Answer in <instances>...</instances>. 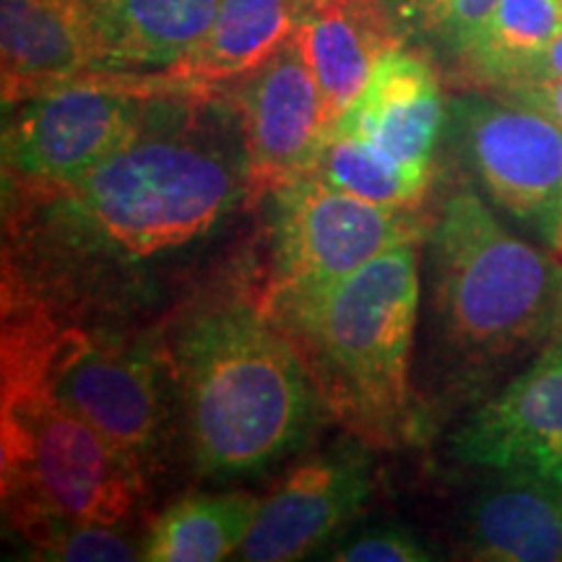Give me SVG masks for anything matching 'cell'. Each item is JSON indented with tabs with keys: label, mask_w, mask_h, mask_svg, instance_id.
Returning a JSON list of instances; mask_svg holds the SVG:
<instances>
[{
	"label": "cell",
	"mask_w": 562,
	"mask_h": 562,
	"mask_svg": "<svg viewBox=\"0 0 562 562\" xmlns=\"http://www.w3.org/2000/svg\"><path fill=\"white\" fill-rule=\"evenodd\" d=\"M167 89L128 144L79 180L5 191L3 277L66 297L76 281L125 271L199 243L248 201L240 115Z\"/></svg>",
	"instance_id": "6da1fadb"
},
{
	"label": "cell",
	"mask_w": 562,
	"mask_h": 562,
	"mask_svg": "<svg viewBox=\"0 0 562 562\" xmlns=\"http://www.w3.org/2000/svg\"><path fill=\"white\" fill-rule=\"evenodd\" d=\"M170 368L203 476L263 472L297 451L321 419L302 357L261 297L240 294L193 313L172 344Z\"/></svg>",
	"instance_id": "7a4b0ae2"
},
{
	"label": "cell",
	"mask_w": 562,
	"mask_h": 562,
	"mask_svg": "<svg viewBox=\"0 0 562 562\" xmlns=\"http://www.w3.org/2000/svg\"><path fill=\"white\" fill-rule=\"evenodd\" d=\"M290 336L323 409L368 446L417 430L409 357L419 313V240L404 243L318 292L263 302Z\"/></svg>",
	"instance_id": "3957f363"
},
{
	"label": "cell",
	"mask_w": 562,
	"mask_h": 562,
	"mask_svg": "<svg viewBox=\"0 0 562 562\" xmlns=\"http://www.w3.org/2000/svg\"><path fill=\"white\" fill-rule=\"evenodd\" d=\"M430 256L435 315L453 355L490 364L552 339L562 263L510 235L474 188L461 186L442 199Z\"/></svg>",
	"instance_id": "277c9868"
},
{
	"label": "cell",
	"mask_w": 562,
	"mask_h": 562,
	"mask_svg": "<svg viewBox=\"0 0 562 562\" xmlns=\"http://www.w3.org/2000/svg\"><path fill=\"white\" fill-rule=\"evenodd\" d=\"M0 362L34 372L144 476L167 432L157 344L83 326L74 311L3 277Z\"/></svg>",
	"instance_id": "5b68a950"
},
{
	"label": "cell",
	"mask_w": 562,
	"mask_h": 562,
	"mask_svg": "<svg viewBox=\"0 0 562 562\" xmlns=\"http://www.w3.org/2000/svg\"><path fill=\"white\" fill-rule=\"evenodd\" d=\"M0 484L24 539L55 521L123 524L144 476L34 372L0 362Z\"/></svg>",
	"instance_id": "8992f818"
},
{
	"label": "cell",
	"mask_w": 562,
	"mask_h": 562,
	"mask_svg": "<svg viewBox=\"0 0 562 562\" xmlns=\"http://www.w3.org/2000/svg\"><path fill=\"white\" fill-rule=\"evenodd\" d=\"M167 89H191L159 74H91L5 108V191H42L79 180L136 136L146 104Z\"/></svg>",
	"instance_id": "52a82bcc"
},
{
	"label": "cell",
	"mask_w": 562,
	"mask_h": 562,
	"mask_svg": "<svg viewBox=\"0 0 562 562\" xmlns=\"http://www.w3.org/2000/svg\"><path fill=\"white\" fill-rule=\"evenodd\" d=\"M417 209L357 199L313 175L271 193V277L261 300L339 284L378 256L419 240Z\"/></svg>",
	"instance_id": "ba28073f"
},
{
	"label": "cell",
	"mask_w": 562,
	"mask_h": 562,
	"mask_svg": "<svg viewBox=\"0 0 562 562\" xmlns=\"http://www.w3.org/2000/svg\"><path fill=\"white\" fill-rule=\"evenodd\" d=\"M448 144L503 211L554 240L562 222V128L508 100L448 102Z\"/></svg>",
	"instance_id": "9c48e42d"
},
{
	"label": "cell",
	"mask_w": 562,
	"mask_h": 562,
	"mask_svg": "<svg viewBox=\"0 0 562 562\" xmlns=\"http://www.w3.org/2000/svg\"><path fill=\"white\" fill-rule=\"evenodd\" d=\"M237 115L248 157V201L311 172L328 125L300 26L245 76Z\"/></svg>",
	"instance_id": "30bf717a"
},
{
	"label": "cell",
	"mask_w": 562,
	"mask_h": 562,
	"mask_svg": "<svg viewBox=\"0 0 562 562\" xmlns=\"http://www.w3.org/2000/svg\"><path fill=\"white\" fill-rule=\"evenodd\" d=\"M453 456L469 467L537 476L562 487V344L554 341L480 406L456 432Z\"/></svg>",
	"instance_id": "8fae6325"
},
{
	"label": "cell",
	"mask_w": 562,
	"mask_h": 562,
	"mask_svg": "<svg viewBox=\"0 0 562 562\" xmlns=\"http://www.w3.org/2000/svg\"><path fill=\"white\" fill-rule=\"evenodd\" d=\"M357 440L313 456L286 474L258 508L256 524L240 547L250 562L302 560L334 539L372 492L370 459Z\"/></svg>",
	"instance_id": "7c38bea8"
},
{
	"label": "cell",
	"mask_w": 562,
	"mask_h": 562,
	"mask_svg": "<svg viewBox=\"0 0 562 562\" xmlns=\"http://www.w3.org/2000/svg\"><path fill=\"white\" fill-rule=\"evenodd\" d=\"M446 121L438 74L425 55L398 42L381 55L360 97L331 128L362 140L427 188Z\"/></svg>",
	"instance_id": "4fadbf2b"
},
{
	"label": "cell",
	"mask_w": 562,
	"mask_h": 562,
	"mask_svg": "<svg viewBox=\"0 0 562 562\" xmlns=\"http://www.w3.org/2000/svg\"><path fill=\"white\" fill-rule=\"evenodd\" d=\"M100 70L83 0H0L3 108Z\"/></svg>",
	"instance_id": "5bb4252c"
},
{
	"label": "cell",
	"mask_w": 562,
	"mask_h": 562,
	"mask_svg": "<svg viewBox=\"0 0 562 562\" xmlns=\"http://www.w3.org/2000/svg\"><path fill=\"white\" fill-rule=\"evenodd\" d=\"M222 0H110L91 11L97 74H161L206 40Z\"/></svg>",
	"instance_id": "9a60e30c"
},
{
	"label": "cell",
	"mask_w": 562,
	"mask_h": 562,
	"mask_svg": "<svg viewBox=\"0 0 562 562\" xmlns=\"http://www.w3.org/2000/svg\"><path fill=\"white\" fill-rule=\"evenodd\" d=\"M300 32L331 128L360 97L381 55L398 45V37L381 0H307Z\"/></svg>",
	"instance_id": "2e32d148"
},
{
	"label": "cell",
	"mask_w": 562,
	"mask_h": 562,
	"mask_svg": "<svg viewBox=\"0 0 562 562\" xmlns=\"http://www.w3.org/2000/svg\"><path fill=\"white\" fill-rule=\"evenodd\" d=\"M463 537L474 560L562 562V487L503 474L472 503Z\"/></svg>",
	"instance_id": "e0dca14e"
},
{
	"label": "cell",
	"mask_w": 562,
	"mask_h": 562,
	"mask_svg": "<svg viewBox=\"0 0 562 562\" xmlns=\"http://www.w3.org/2000/svg\"><path fill=\"white\" fill-rule=\"evenodd\" d=\"M307 0H222L195 50L165 76L195 89L245 79L292 37Z\"/></svg>",
	"instance_id": "ac0fdd59"
},
{
	"label": "cell",
	"mask_w": 562,
	"mask_h": 562,
	"mask_svg": "<svg viewBox=\"0 0 562 562\" xmlns=\"http://www.w3.org/2000/svg\"><path fill=\"white\" fill-rule=\"evenodd\" d=\"M261 501L248 492L188 495L172 503L144 537L149 562H216L240 552Z\"/></svg>",
	"instance_id": "d6986e66"
},
{
	"label": "cell",
	"mask_w": 562,
	"mask_h": 562,
	"mask_svg": "<svg viewBox=\"0 0 562 562\" xmlns=\"http://www.w3.org/2000/svg\"><path fill=\"white\" fill-rule=\"evenodd\" d=\"M562 34V0H497L459 66L480 87L524 81Z\"/></svg>",
	"instance_id": "ffe728a7"
},
{
	"label": "cell",
	"mask_w": 562,
	"mask_h": 562,
	"mask_svg": "<svg viewBox=\"0 0 562 562\" xmlns=\"http://www.w3.org/2000/svg\"><path fill=\"white\" fill-rule=\"evenodd\" d=\"M328 186L383 206L417 209L427 188L349 133L328 128L311 172Z\"/></svg>",
	"instance_id": "44dd1931"
},
{
	"label": "cell",
	"mask_w": 562,
	"mask_h": 562,
	"mask_svg": "<svg viewBox=\"0 0 562 562\" xmlns=\"http://www.w3.org/2000/svg\"><path fill=\"white\" fill-rule=\"evenodd\" d=\"M497 0H381L393 34L404 45L430 47L459 63Z\"/></svg>",
	"instance_id": "7402d4cb"
},
{
	"label": "cell",
	"mask_w": 562,
	"mask_h": 562,
	"mask_svg": "<svg viewBox=\"0 0 562 562\" xmlns=\"http://www.w3.org/2000/svg\"><path fill=\"white\" fill-rule=\"evenodd\" d=\"M32 558L55 562H128L144 560V542H136L121 524L55 521L26 533Z\"/></svg>",
	"instance_id": "603a6c76"
},
{
	"label": "cell",
	"mask_w": 562,
	"mask_h": 562,
	"mask_svg": "<svg viewBox=\"0 0 562 562\" xmlns=\"http://www.w3.org/2000/svg\"><path fill=\"white\" fill-rule=\"evenodd\" d=\"M328 558L339 562H425L432 560V554L412 531L398 526H375L336 544Z\"/></svg>",
	"instance_id": "cb8c5ba5"
},
{
	"label": "cell",
	"mask_w": 562,
	"mask_h": 562,
	"mask_svg": "<svg viewBox=\"0 0 562 562\" xmlns=\"http://www.w3.org/2000/svg\"><path fill=\"white\" fill-rule=\"evenodd\" d=\"M497 97L542 112V115H547L562 128V79L513 83V87L497 91Z\"/></svg>",
	"instance_id": "d4e9b609"
},
{
	"label": "cell",
	"mask_w": 562,
	"mask_h": 562,
	"mask_svg": "<svg viewBox=\"0 0 562 562\" xmlns=\"http://www.w3.org/2000/svg\"><path fill=\"white\" fill-rule=\"evenodd\" d=\"M550 79H562V34L552 42L550 47H547L542 58L533 63L524 81H550Z\"/></svg>",
	"instance_id": "484cf974"
},
{
	"label": "cell",
	"mask_w": 562,
	"mask_h": 562,
	"mask_svg": "<svg viewBox=\"0 0 562 562\" xmlns=\"http://www.w3.org/2000/svg\"><path fill=\"white\" fill-rule=\"evenodd\" d=\"M554 250H558V256H560V261H562V222H560V227H558V235H554Z\"/></svg>",
	"instance_id": "4316f807"
},
{
	"label": "cell",
	"mask_w": 562,
	"mask_h": 562,
	"mask_svg": "<svg viewBox=\"0 0 562 562\" xmlns=\"http://www.w3.org/2000/svg\"><path fill=\"white\" fill-rule=\"evenodd\" d=\"M552 339L562 344V307H560V318H558V326H554V334H552Z\"/></svg>",
	"instance_id": "83f0119b"
},
{
	"label": "cell",
	"mask_w": 562,
	"mask_h": 562,
	"mask_svg": "<svg viewBox=\"0 0 562 562\" xmlns=\"http://www.w3.org/2000/svg\"><path fill=\"white\" fill-rule=\"evenodd\" d=\"M83 3H87L89 9H97V5H104V3H110V0H83Z\"/></svg>",
	"instance_id": "f1b7e54d"
}]
</instances>
